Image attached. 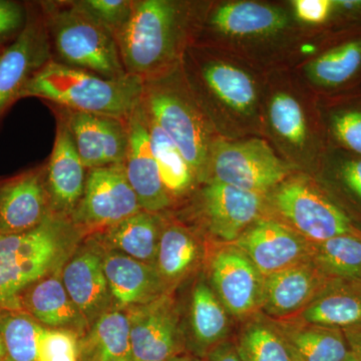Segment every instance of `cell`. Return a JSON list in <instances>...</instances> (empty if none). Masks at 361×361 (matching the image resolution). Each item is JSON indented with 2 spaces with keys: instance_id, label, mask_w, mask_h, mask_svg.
<instances>
[{
  "instance_id": "obj_1",
  "label": "cell",
  "mask_w": 361,
  "mask_h": 361,
  "mask_svg": "<svg viewBox=\"0 0 361 361\" xmlns=\"http://www.w3.org/2000/svg\"><path fill=\"white\" fill-rule=\"evenodd\" d=\"M82 233L71 218L51 212L30 231L0 234V308L21 310L23 293L63 269Z\"/></svg>"
},
{
  "instance_id": "obj_2",
  "label": "cell",
  "mask_w": 361,
  "mask_h": 361,
  "mask_svg": "<svg viewBox=\"0 0 361 361\" xmlns=\"http://www.w3.org/2000/svg\"><path fill=\"white\" fill-rule=\"evenodd\" d=\"M144 90V80L129 73L122 78H108L49 61L28 80L18 99L42 97L68 110L127 122L135 109L141 106Z\"/></svg>"
},
{
  "instance_id": "obj_3",
  "label": "cell",
  "mask_w": 361,
  "mask_h": 361,
  "mask_svg": "<svg viewBox=\"0 0 361 361\" xmlns=\"http://www.w3.org/2000/svg\"><path fill=\"white\" fill-rule=\"evenodd\" d=\"M179 11L168 0L134 1L132 13L116 39L125 70L146 80L174 56Z\"/></svg>"
},
{
  "instance_id": "obj_4",
  "label": "cell",
  "mask_w": 361,
  "mask_h": 361,
  "mask_svg": "<svg viewBox=\"0 0 361 361\" xmlns=\"http://www.w3.org/2000/svg\"><path fill=\"white\" fill-rule=\"evenodd\" d=\"M49 25L66 66L108 78L128 75L116 37L73 4L52 13Z\"/></svg>"
},
{
  "instance_id": "obj_5",
  "label": "cell",
  "mask_w": 361,
  "mask_h": 361,
  "mask_svg": "<svg viewBox=\"0 0 361 361\" xmlns=\"http://www.w3.org/2000/svg\"><path fill=\"white\" fill-rule=\"evenodd\" d=\"M210 168L214 180L262 195L282 184L290 172L287 164L260 139L215 142Z\"/></svg>"
},
{
  "instance_id": "obj_6",
  "label": "cell",
  "mask_w": 361,
  "mask_h": 361,
  "mask_svg": "<svg viewBox=\"0 0 361 361\" xmlns=\"http://www.w3.org/2000/svg\"><path fill=\"white\" fill-rule=\"evenodd\" d=\"M142 104L149 118L174 142L195 178L205 179L212 146L198 111L175 92L146 85Z\"/></svg>"
},
{
  "instance_id": "obj_7",
  "label": "cell",
  "mask_w": 361,
  "mask_h": 361,
  "mask_svg": "<svg viewBox=\"0 0 361 361\" xmlns=\"http://www.w3.org/2000/svg\"><path fill=\"white\" fill-rule=\"evenodd\" d=\"M274 206L292 229L311 243L360 233L341 208L304 180H292L279 185Z\"/></svg>"
},
{
  "instance_id": "obj_8",
  "label": "cell",
  "mask_w": 361,
  "mask_h": 361,
  "mask_svg": "<svg viewBox=\"0 0 361 361\" xmlns=\"http://www.w3.org/2000/svg\"><path fill=\"white\" fill-rule=\"evenodd\" d=\"M123 164L90 169L84 195L71 216L82 231L104 230L141 212Z\"/></svg>"
},
{
  "instance_id": "obj_9",
  "label": "cell",
  "mask_w": 361,
  "mask_h": 361,
  "mask_svg": "<svg viewBox=\"0 0 361 361\" xmlns=\"http://www.w3.org/2000/svg\"><path fill=\"white\" fill-rule=\"evenodd\" d=\"M210 285L229 315L243 319L261 310L264 277L234 244L214 252L209 264Z\"/></svg>"
},
{
  "instance_id": "obj_10",
  "label": "cell",
  "mask_w": 361,
  "mask_h": 361,
  "mask_svg": "<svg viewBox=\"0 0 361 361\" xmlns=\"http://www.w3.org/2000/svg\"><path fill=\"white\" fill-rule=\"evenodd\" d=\"M126 312L130 322L133 361H168L180 355L179 312L170 293Z\"/></svg>"
},
{
  "instance_id": "obj_11",
  "label": "cell",
  "mask_w": 361,
  "mask_h": 361,
  "mask_svg": "<svg viewBox=\"0 0 361 361\" xmlns=\"http://www.w3.org/2000/svg\"><path fill=\"white\" fill-rule=\"evenodd\" d=\"M263 277L310 260L313 243L278 221L258 219L234 242Z\"/></svg>"
},
{
  "instance_id": "obj_12",
  "label": "cell",
  "mask_w": 361,
  "mask_h": 361,
  "mask_svg": "<svg viewBox=\"0 0 361 361\" xmlns=\"http://www.w3.org/2000/svg\"><path fill=\"white\" fill-rule=\"evenodd\" d=\"M61 280L90 326L113 308L104 271L103 248L94 238L78 246L61 270Z\"/></svg>"
},
{
  "instance_id": "obj_13",
  "label": "cell",
  "mask_w": 361,
  "mask_h": 361,
  "mask_svg": "<svg viewBox=\"0 0 361 361\" xmlns=\"http://www.w3.org/2000/svg\"><path fill=\"white\" fill-rule=\"evenodd\" d=\"M127 126L129 147L123 166L128 180L142 210L160 213L172 205V197L164 186L152 151L148 118L142 104L130 116Z\"/></svg>"
},
{
  "instance_id": "obj_14",
  "label": "cell",
  "mask_w": 361,
  "mask_h": 361,
  "mask_svg": "<svg viewBox=\"0 0 361 361\" xmlns=\"http://www.w3.org/2000/svg\"><path fill=\"white\" fill-rule=\"evenodd\" d=\"M63 118L85 169L125 163L129 147L127 122L71 110H66Z\"/></svg>"
},
{
  "instance_id": "obj_15",
  "label": "cell",
  "mask_w": 361,
  "mask_h": 361,
  "mask_svg": "<svg viewBox=\"0 0 361 361\" xmlns=\"http://www.w3.org/2000/svg\"><path fill=\"white\" fill-rule=\"evenodd\" d=\"M334 280L312 258L274 273L264 278L261 310L275 322L292 319Z\"/></svg>"
},
{
  "instance_id": "obj_16",
  "label": "cell",
  "mask_w": 361,
  "mask_h": 361,
  "mask_svg": "<svg viewBox=\"0 0 361 361\" xmlns=\"http://www.w3.org/2000/svg\"><path fill=\"white\" fill-rule=\"evenodd\" d=\"M209 228L225 244H233L260 219L263 195L210 180L203 190Z\"/></svg>"
},
{
  "instance_id": "obj_17",
  "label": "cell",
  "mask_w": 361,
  "mask_h": 361,
  "mask_svg": "<svg viewBox=\"0 0 361 361\" xmlns=\"http://www.w3.org/2000/svg\"><path fill=\"white\" fill-rule=\"evenodd\" d=\"M51 212L42 171H30L0 184V234L30 231Z\"/></svg>"
},
{
  "instance_id": "obj_18",
  "label": "cell",
  "mask_w": 361,
  "mask_h": 361,
  "mask_svg": "<svg viewBox=\"0 0 361 361\" xmlns=\"http://www.w3.org/2000/svg\"><path fill=\"white\" fill-rule=\"evenodd\" d=\"M85 168L65 120L59 121L47 170V189L52 213L71 218L84 195Z\"/></svg>"
},
{
  "instance_id": "obj_19",
  "label": "cell",
  "mask_w": 361,
  "mask_h": 361,
  "mask_svg": "<svg viewBox=\"0 0 361 361\" xmlns=\"http://www.w3.org/2000/svg\"><path fill=\"white\" fill-rule=\"evenodd\" d=\"M103 263L113 307L116 310L126 311L145 305L170 291L155 266L104 248Z\"/></svg>"
},
{
  "instance_id": "obj_20",
  "label": "cell",
  "mask_w": 361,
  "mask_h": 361,
  "mask_svg": "<svg viewBox=\"0 0 361 361\" xmlns=\"http://www.w3.org/2000/svg\"><path fill=\"white\" fill-rule=\"evenodd\" d=\"M49 61L44 26L27 20L13 44L0 56V113L18 99L30 78Z\"/></svg>"
},
{
  "instance_id": "obj_21",
  "label": "cell",
  "mask_w": 361,
  "mask_h": 361,
  "mask_svg": "<svg viewBox=\"0 0 361 361\" xmlns=\"http://www.w3.org/2000/svg\"><path fill=\"white\" fill-rule=\"evenodd\" d=\"M61 270L28 288L21 296V310L47 329L71 330L82 337L90 325L66 292Z\"/></svg>"
},
{
  "instance_id": "obj_22",
  "label": "cell",
  "mask_w": 361,
  "mask_h": 361,
  "mask_svg": "<svg viewBox=\"0 0 361 361\" xmlns=\"http://www.w3.org/2000/svg\"><path fill=\"white\" fill-rule=\"evenodd\" d=\"M272 324L284 339L293 361H346L353 355L341 329L294 319Z\"/></svg>"
},
{
  "instance_id": "obj_23",
  "label": "cell",
  "mask_w": 361,
  "mask_h": 361,
  "mask_svg": "<svg viewBox=\"0 0 361 361\" xmlns=\"http://www.w3.org/2000/svg\"><path fill=\"white\" fill-rule=\"evenodd\" d=\"M161 229L157 214L141 211L102 230L94 239L106 250L116 251L155 266Z\"/></svg>"
},
{
  "instance_id": "obj_24",
  "label": "cell",
  "mask_w": 361,
  "mask_h": 361,
  "mask_svg": "<svg viewBox=\"0 0 361 361\" xmlns=\"http://www.w3.org/2000/svg\"><path fill=\"white\" fill-rule=\"evenodd\" d=\"M292 319L341 329L360 324L361 281L334 279L300 314Z\"/></svg>"
},
{
  "instance_id": "obj_25",
  "label": "cell",
  "mask_w": 361,
  "mask_h": 361,
  "mask_svg": "<svg viewBox=\"0 0 361 361\" xmlns=\"http://www.w3.org/2000/svg\"><path fill=\"white\" fill-rule=\"evenodd\" d=\"M80 361H133L125 310L113 307L90 325L80 339Z\"/></svg>"
},
{
  "instance_id": "obj_26",
  "label": "cell",
  "mask_w": 361,
  "mask_h": 361,
  "mask_svg": "<svg viewBox=\"0 0 361 361\" xmlns=\"http://www.w3.org/2000/svg\"><path fill=\"white\" fill-rule=\"evenodd\" d=\"M203 246L196 236L180 225L163 228L155 267L170 290L200 265Z\"/></svg>"
},
{
  "instance_id": "obj_27",
  "label": "cell",
  "mask_w": 361,
  "mask_h": 361,
  "mask_svg": "<svg viewBox=\"0 0 361 361\" xmlns=\"http://www.w3.org/2000/svg\"><path fill=\"white\" fill-rule=\"evenodd\" d=\"M212 25L232 37L273 35L287 25L286 14L276 7L252 1H239L219 7Z\"/></svg>"
},
{
  "instance_id": "obj_28",
  "label": "cell",
  "mask_w": 361,
  "mask_h": 361,
  "mask_svg": "<svg viewBox=\"0 0 361 361\" xmlns=\"http://www.w3.org/2000/svg\"><path fill=\"white\" fill-rule=\"evenodd\" d=\"M189 322L195 344L207 353L223 343L229 332V313L203 276L192 290Z\"/></svg>"
},
{
  "instance_id": "obj_29",
  "label": "cell",
  "mask_w": 361,
  "mask_h": 361,
  "mask_svg": "<svg viewBox=\"0 0 361 361\" xmlns=\"http://www.w3.org/2000/svg\"><path fill=\"white\" fill-rule=\"evenodd\" d=\"M312 259L332 279L361 281V232L313 243Z\"/></svg>"
},
{
  "instance_id": "obj_30",
  "label": "cell",
  "mask_w": 361,
  "mask_h": 361,
  "mask_svg": "<svg viewBox=\"0 0 361 361\" xmlns=\"http://www.w3.org/2000/svg\"><path fill=\"white\" fill-rule=\"evenodd\" d=\"M147 118L152 151L164 186L171 197L182 196L191 189L196 178L174 142L149 118L148 114Z\"/></svg>"
},
{
  "instance_id": "obj_31",
  "label": "cell",
  "mask_w": 361,
  "mask_h": 361,
  "mask_svg": "<svg viewBox=\"0 0 361 361\" xmlns=\"http://www.w3.org/2000/svg\"><path fill=\"white\" fill-rule=\"evenodd\" d=\"M209 89L226 106L239 111L248 113L256 103L255 85L245 71L224 63H216L204 71Z\"/></svg>"
},
{
  "instance_id": "obj_32",
  "label": "cell",
  "mask_w": 361,
  "mask_h": 361,
  "mask_svg": "<svg viewBox=\"0 0 361 361\" xmlns=\"http://www.w3.org/2000/svg\"><path fill=\"white\" fill-rule=\"evenodd\" d=\"M44 327L25 311L0 308L6 361H37V338Z\"/></svg>"
},
{
  "instance_id": "obj_33",
  "label": "cell",
  "mask_w": 361,
  "mask_h": 361,
  "mask_svg": "<svg viewBox=\"0 0 361 361\" xmlns=\"http://www.w3.org/2000/svg\"><path fill=\"white\" fill-rule=\"evenodd\" d=\"M361 66V40L336 47L308 66V75L322 87H338L350 80Z\"/></svg>"
},
{
  "instance_id": "obj_34",
  "label": "cell",
  "mask_w": 361,
  "mask_h": 361,
  "mask_svg": "<svg viewBox=\"0 0 361 361\" xmlns=\"http://www.w3.org/2000/svg\"><path fill=\"white\" fill-rule=\"evenodd\" d=\"M243 361H293L279 332L262 322L249 323L236 344Z\"/></svg>"
},
{
  "instance_id": "obj_35",
  "label": "cell",
  "mask_w": 361,
  "mask_h": 361,
  "mask_svg": "<svg viewBox=\"0 0 361 361\" xmlns=\"http://www.w3.org/2000/svg\"><path fill=\"white\" fill-rule=\"evenodd\" d=\"M269 118L273 129L283 139L294 145H302L307 135L305 116L294 97L279 92L272 97Z\"/></svg>"
},
{
  "instance_id": "obj_36",
  "label": "cell",
  "mask_w": 361,
  "mask_h": 361,
  "mask_svg": "<svg viewBox=\"0 0 361 361\" xmlns=\"http://www.w3.org/2000/svg\"><path fill=\"white\" fill-rule=\"evenodd\" d=\"M134 1L127 0H84L73 6L87 14L116 37L129 20Z\"/></svg>"
},
{
  "instance_id": "obj_37",
  "label": "cell",
  "mask_w": 361,
  "mask_h": 361,
  "mask_svg": "<svg viewBox=\"0 0 361 361\" xmlns=\"http://www.w3.org/2000/svg\"><path fill=\"white\" fill-rule=\"evenodd\" d=\"M80 339L71 330L44 327L37 338V361H80Z\"/></svg>"
},
{
  "instance_id": "obj_38",
  "label": "cell",
  "mask_w": 361,
  "mask_h": 361,
  "mask_svg": "<svg viewBox=\"0 0 361 361\" xmlns=\"http://www.w3.org/2000/svg\"><path fill=\"white\" fill-rule=\"evenodd\" d=\"M331 127L342 146L361 156V111L337 113L332 118Z\"/></svg>"
},
{
  "instance_id": "obj_39",
  "label": "cell",
  "mask_w": 361,
  "mask_h": 361,
  "mask_svg": "<svg viewBox=\"0 0 361 361\" xmlns=\"http://www.w3.org/2000/svg\"><path fill=\"white\" fill-rule=\"evenodd\" d=\"M336 178L342 188L361 205V158L341 161L336 169Z\"/></svg>"
},
{
  "instance_id": "obj_40",
  "label": "cell",
  "mask_w": 361,
  "mask_h": 361,
  "mask_svg": "<svg viewBox=\"0 0 361 361\" xmlns=\"http://www.w3.org/2000/svg\"><path fill=\"white\" fill-rule=\"evenodd\" d=\"M293 6L299 20L316 25L327 20L334 4L329 0H295Z\"/></svg>"
},
{
  "instance_id": "obj_41",
  "label": "cell",
  "mask_w": 361,
  "mask_h": 361,
  "mask_svg": "<svg viewBox=\"0 0 361 361\" xmlns=\"http://www.w3.org/2000/svg\"><path fill=\"white\" fill-rule=\"evenodd\" d=\"M25 21L23 6L16 2L0 0V37L23 28Z\"/></svg>"
},
{
  "instance_id": "obj_42",
  "label": "cell",
  "mask_w": 361,
  "mask_h": 361,
  "mask_svg": "<svg viewBox=\"0 0 361 361\" xmlns=\"http://www.w3.org/2000/svg\"><path fill=\"white\" fill-rule=\"evenodd\" d=\"M205 361H243L240 357L236 345L229 343V342H223L219 345L211 349L207 353Z\"/></svg>"
},
{
  "instance_id": "obj_43",
  "label": "cell",
  "mask_w": 361,
  "mask_h": 361,
  "mask_svg": "<svg viewBox=\"0 0 361 361\" xmlns=\"http://www.w3.org/2000/svg\"><path fill=\"white\" fill-rule=\"evenodd\" d=\"M348 348L356 360L361 361V323L342 329Z\"/></svg>"
},
{
  "instance_id": "obj_44",
  "label": "cell",
  "mask_w": 361,
  "mask_h": 361,
  "mask_svg": "<svg viewBox=\"0 0 361 361\" xmlns=\"http://www.w3.org/2000/svg\"><path fill=\"white\" fill-rule=\"evenodd\" d=\"M168 361H200V360H196V358H194V357H191V356L180 355L176 356V357L172 358V360H170Z\"/></svg>"
},
{
  "instance_id": "obj_45",
  "label": "cell",
  "mask_w": 361,
  "mask_h": 361,
  "mask_svg": "<svg viewBox=\"0 0 361 361\" xmlns=\"http://www.w3.org/2000/svg\"><path fill=\"white\" fill-rule=\"evenodd\" d=\"M0 361H6V353H4V343L0 336Z\"/></svg>"
},
{
  "instance_id": "obj_46",
  "label": "cell",
  "mask_w": 361,
  "mask_h": 361,
  "mask_svg": "<svg viewBox=\"0 0 361 361\" xmlns=\"http://www.w3.org/2000/svg\"><path fill=\"white\" fill-rule=\"evenodd\" d=\"M346 361H358L357 360H356V358L355 357V356L353 355H351L350 357L348 358V360Z\"/></svg>"
}]
</instances>
